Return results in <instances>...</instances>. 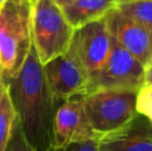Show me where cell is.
<instances>
[{
    "instance_id": "obj_12",
    "label": "cell",
    "mask_w": 152,
    "mask_h": 151,
    "mask_svg": "<svg viewBox=\"0 0 152 151\" xmlns=\"http://www.w3.org/2000/svg\"><path fill=\"white\" fill-rule=\"evenodd\" d=\"M16 120V110L6 86L0 98V151H5Z\"/></svg>"
},
{
    "instance_id": "obj_9",
    "label": "cell",
    "mask_w": 152,
    "mask_h": 151,
    "mask_svg": "<svg viewBox=\"0 0 152 151\" xmlns=\"http://www.w3.org/2000/svg\"><path fill=\"white\" fill-rule=\"evenodd\" d=\"M98 140L91 128L81 97L62 101L53 120L52 147Z\"/></svg>"
},
{
    "instance_id": "obj_21",
    "label": "cell",
    "mask_w": 152,
    "mask_h": 151,
    "mask_svg": "<svg viewBox=\"0 0 152 151\" xmlns=\"http://www.w3.org/2000/svg\"><path fill=\"white\" fill-rule=\"evenodd\" d=\"M150 61H152V50H151V58H150Z\"/></svg>"
},
{
    "instance_id": "obj_6",
    "label": "cell",
    "mask_w": 152,
    "mask_h": 151,
    "mask_svg": "<svg viewBox=\"0 0 152 151\" xmlns=\"http://www.w3.org/2000/svg\"><path fill=\"white\" fill-rule=\"evenodd\" d=\"M45 78L54 96L60 101L87 94L90 80L74 46L67 52L42 65Z\"/></svg>"
},
{
    "instance_id": "obj_13",
    "label": "cell",
    "mask_w": 152,
    "mask_h": 151,
    "mask_svg": "<svg viewBox=\"0 0 152 151\" xmlns=\"http://www.w3.org/2000/svg\"><path fill=\"white\" fill-rule=\"evenodd\" d=\"M115 7L152 32V0H129L117 3Z\"/></svg>"
},
{
    "instance_id": "obj_10",
    "label": "cell",
    "mask_w": 152,
    "mask_h": 151,
    "mask_svg": "<svg viewBox=\"0 0 152 151\" xmlns=\"http://www.w3.org/2000/svg\"><path fill=\"white\" fill-rule=\"evenodd\" d=\"M98 151H152V123L138 114L124 128L98 140Z\"/></svg>"
},
{
    "instance_id": "obj_18",
    "label": "cell",
    "mask_w": 152,
    "mask_h": 151,
    "mask_svg": "<svg viewBox=\"0 0 152 151\" xmlns=\"http://www.w3.org/2000/svg\"><path fill=\"white\" fill-rule=\"evenodd\" d=\"M53 1H54L56 4H58L60 7H64V6L69 5V4L78 1V0H53Z\"/></svg>"
},
{
    "instance_id": "obj_11",
    "label": "cell",
    "mask_w": 152,
    "mask_h": 151,
    "mask_svg": "<svg viewBox=\"0 0 152 151\" xmlns=\"http://www.w3.org/2000/svg\"><path fill=\"white\" fill-rule=\"evenodd\" d=\"M118 0H78L67 6L61 7L72 28L76 29L91 22L104 19Z\"/></svg>"
},
{
    "instance_id": "obj_20",
    "label": "cell",
    "mask_w": 152,
    "mask_h": 151,
    "mask_svg": "<svg viewBox=\"0 0 152 151\" xmlns=\"http://www.w3.org/2000/svg\"><path fill=\"white\" fill-rule=\"evenodd\" d=\"M124 1H129V0H118L117 3H120V2H124Z\"/></svg>"
},
{
    "instance_id": "obj_14",
    "label": "cell",
    "mask_w": 152,
    "mask_h": 151,
    "mask_svg": "<svg viewBox=\"0 0 152 151\" xmlns=\"http://www.w3.org/2000/svg\"><path fill=\"white\" fill-rule=\"evenodd\" d=\"M5 151H36L25 138L24 133L21 128L20 122L18 120V117H17V120L12 127V135H10Z\"/></svg>"
},
{
    "instance_id": "obj_15",
    "label": "cell",
    "mask_w": 152,
    "mask_h": 151,
    "mask_svg": "<svg viewBox=\"0 0 152 151\" xmlns=\"http://www.w3.org/2000/svg\"><path fill=\"white\" fill-rule=\"evenodd\" d=\"M136 108L138 114L152 123V86H143L137 93Z\"/></svg>"
},
{
    "instance_id": "obj_1",
    "label": "cell",
    "mask_w": 152,
    "mask_h": 151,
    "mask_svg": "<svg viewBox=\"0 0 152 151\" xmlns=\"http://www.w3.org/2000/svg\"><path fill=\"white\" fill-rule=\"evenodd\" d=\"M5 83L26 140L36 151H49L53 120L62 101L51 91L33 46L18 75Z\"/></svg>"
},
{
    "instance_id": "obj_22",
    "label": "cell",
    "mask_w": 152,
    "mask_h": 151,
    "mask_svg": "<svg viewBox=\"0 0 152 151\" xmlns=\"http://www.w3.org/2000/svg\"><path fill=\"white\" fill-rule=\"evenodd\" d=\"M1 1H2V0H0V2H1Z\"/></svg>"
},
{
    "instance_id": "obj_3",
    "label": "cell",
    "mask_w": 152,
    "mask_h": 151,
    "mask_svg": "<svg viewBox=\"0 0 152 151\" xmlns=\"http://www.w3.org/2000/svg\"><path fill=\"white\" fill-rule=\"evenodd\" d=\"M75 29L53 0H33L31 10L32 46L42 65L67 52Z\"/></svg>"
},
{
    "instance_id": "obj_8",
    "label": "cell",
    "mask_w": 152,
    "mask_h": 151,
    "mask_svg": "<svg viewBox=\"0 0 152 151\" xmlns=\"http://www.w3.org/2000/svg\"><path fill=\"white\" fill-rule=\"evenodd\" d=\"M104 19L113 39L130 53L143 66H146L151 58V31L126 17L116 7Z\"/></svg>"
},
{
    "instance_id": "obj_7",
    "label": "cell",
    "mask_w": 152,
    "mask_h": 151,
    "mask_svg": "<svg viewBox=\"0 0 152 151\" xmlns=\"http://www.w3.org/2000/svg\"><path fill=\"white\" fill-rule=\"evenodd\" d=\"M112 42L113 38L104 19L88 23L75 30L72 44L88 74L90 83L106 63Z\"/></svg>"
},
{
    "instance_id": "obj_4",
    "label": "cell",
    "mask_w": 152,
    "mask_h": 151,
    "mask_svg": "<svg viewBox=\"0 0 152 151\" xmlns=\"http://www.w3.org/2000/svg\"><path fill=\"white\" fill-rule=\"evenodd\" d=\"M81 99L98 140L124 128L138 116L136 92L97 89Z\"/></svg>"
},
{
    "instance_id": "obj_5",
    "label": "cell",
    "mask_w": 152,
    "mask_h": 151,
    "mask_svg": "<svg viewBox=\"0 0 152 151\" xmlns=\"http://www.w3.org/2000/svg\"><path fill=\"white\" fill-rule=\"evenodd\" d=\"M143 86L144 66L113 39L108 59L91 81L88 93L97 89L138 93Z\"/></svg>"
},
{
    "instance_id": "obj_19",
    "label": "cell",
    "mask_w": 152,
    "mask_h": 151,
    "mask_svg": "<svg viewBox=\"0 0 152 151\" xmlns=\"http://www.w3.org/2000/svg\"><path fill=\"white\" fill-rule=\"evenodd\" d=\"M5 87H6V83H5V81H4L3 77L0 74V98H1L2 94H3V91H4V89H5Z\"/></svg>"
},
{
    "instance_id": "obj_16",
    "label": "cell",
    "mask_w": 152,
    "mask_h": 151,
    "mask_svg": "<svg viewBox=\"0 0 152 151\" xmlns=\"http://www.w3.org/2000/svg\"><path fill=\"white\" fill-rule=\"evenodd\" d=\"M49 151H98V140L72 143L63 147H52Z\"/></svg>"
},
{
    "instance_id": "obj_17",
    "label": "cell",
    "mask_w": 152,
    "mask_h": 151,
    "mask_svg": "<svg viewBox=\"0 0 152 151\" xmlns=\"http://www.w3.org/2000/svg\"><path fill=\"white\" fill-rule=\"evenodd\" d=\"M144 86H152V61L144 67Z\"/></svg>"
},
{
    "instance_id": "obj_2",
    "label": "cell",
    "mask_w": 152,
    "mask_h": 151,
    "mask_svg": "<svg viewBox=\"0 0 152 151\" xmlns=\"http://www.w3.org/2000/svg\"><path fill=\"white\" fill-rule=\"evenodd\" d=\"M32 1L0 2V74L4 81L18 75L31 50Z\"/></svg>"
}]
</instances>
